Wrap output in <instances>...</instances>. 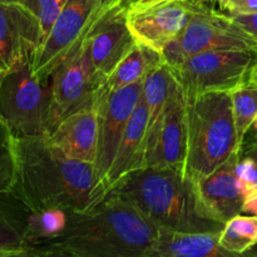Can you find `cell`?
<instances>
[{"instance_id":"6da1fadb","label":"cell","mask_w":257,"mask_h":257,"mask_svg":"<svg viewBox=\"0 0 257 257\" xmlns=\"http://www.w3.org/2000/svg\"><path fill=\"white\" fill-rule=\"evenodd\" d=\"M15 177L12 192L32 212L60 208L83 212L107 196L94 166L68 158L47 135L15 137Z\"/></svg>"},{"instance_id":"7a4b0ae2","label":"cell","mask_w":257,"mask_h":257,"mask_svg":"<svg viewBox=\"0 0 257 257\" xmlns=\"http://www.w3.org/2000/svg\"><path fill=\"white\" fill-rule=\"evenodd\" d=\"M158 230L135 206L114 193L83 212H68V223L52 241L75 257H150Z\"/></svg>"},{"instance_id":"3957f363","label":"cell","mask_w":257,"mask_h":257,"mask_svg":"<svg viewBox=\"0 0 257 257\" xmlns=\"http://www.w3.org/2000/svg\"><path fill=\"white\" fill-rule=\"evenodd\" d=\"M109 193L135 206L158 230L220 233L225 226L211 217L197 185L183 170L145 167L127 176Z\"/></svg>"},{"instance_id":"277c9868","label":"cell","mask_w":257,"mask_h":257,"mask_svg":"<svg viewBox=\"0 0 257 257\" xmlns=\"http://www.w3.org/2000/svg\"><path fill=\"white\" fill-rule=\"evenodd\" d=\"M186 100L187 155L185 175L195 183L242 152L230 93L212 92Z\"/></svg>"},{"instance_id":"5b68a950","label":"cell","mask_w":257,"mask_h":257,"mask_svg":"<svg viewBox=\"0 0 257 257\" xmlns=\"http://www.w3.org/2000/svg\"><path fill=\"white\" fill-rule=\"evenodd\" d=\"M50 104V78L34 77L33 62L23 63L3 75L0 117L15 137L47 135Z\"/></svg>"},{"instance_id":"8992f818","label":"cell","mask_w":257,"mask_h":257,"mask_svg":"<svg viewBox=\"0 0 257 257\" xmlns=\"http://www.w3.org/2000/svg\"><path fill=\"white\" fill-rule=\"evenodd\" d=\"M257 50H210L193 54L173 70L185 99L212 92L231 93L251 80Z\"/></svg>"},{"instance_id":"52a82bcc","label":"cell","mask_w":257,"mask_h":257,"mask_svg":"<svg viewBox=\"0 0 257 257\" xmlns=\"http://www.w3.org/2000/svg\"><path fill=\"white\" fill-rule=\"evenodd\" d=\"M114 0H68L33 62V74L48 80L55 68L74 55L105 8Z\"/></svg>"},{"instance_id":"ba28073f","label":"cell","mask_w":257,"mask_h":257,"mask_svg":"<svg viewBox=\"0 0 257 257\" xmlns=\"http://www.w3.org/2000/svg\"><path fill=\"white\" fill-rule=\"evenodd\" d=\"M142 89L143 82L131 84L118 90H108L103 84L98 89L95 98L98 145L97 156L93 166L95 178L104 191L105 180L114 162L125 128L142 99Z\"/></svg>"},{"instance_id":"9c48e42d","label":"cell","mask_w":257,"mask_h":257,"mask_svg":"<svg viewBox=\"0 0 257 257\" xmlns=\"http://www.w3.org/2000/svg\"><path fill=\"white\" fill-rule=\"evenodd\" d=\"M49 78L52 104L47 136L68 115L95 105L98 89L103 84L93 68L84 42L74 55L55 68Z\"/></svg>"},{"instance_id":"30bf717a","label":"cell","mask_w":257,"mask_h":257,"mask_svg":"<svg viewBox=\"0 0 257 257\" xmlns=\"http://www.w3.org/2000/svg\"><path fill=\"white\" fill-rule=\"evenodd\" d=\"M205 0H158L127 8V22L136 42L161 52L181 35Z\"/></svg>"},{"instance_id":"8fae6325","label":"cell","mask_w":257,"mask_h":257,"mask_svg":"<svg viewBox=\"0 0 257 257\" xmlns=\"http://www.w3.org/2000/svg\"><path fill=\"white\" fill-rule=\"evenodd\" d=\"M186 57L210 50H257V40L227 13L201 5L180 35Z\"/></svg>"},{"instance_id":"7c38bea8","label":"cell","mask_w":257,"mask_h":257,"mask_svg":"<svg viewBox=\"0 0 257 257\" xmlns=\"http://www.w3.org/2000/svg\"><path fill=\"white\" fill-rule=\"evenodd\" d=\"M93 68L103 83L136 44L127 22V8L120 0L110 3L84 40Z\"/></svg>"},{"instance_id":"4fadbf2b","label":"cell","mask_w":257,"mask_h":257,"mask_svg":"<svg viewBox=\"0 0 257 257\" xmlns=\"http://www.w3.org/2000/svg\"><path fill=\"white\" fill-rule=\"evenodd\" d=\"M186 155V100L180 85H177L166 107L162 119L156 130L147 136L145 167L177 168L185 171Z\"/></svg>"},{"instance_id":"5bb4252c","label":"cell","mask_w":257,"mask_h":257,"mask_svg":"<svg viewBox=\"0 0 257 257\" xmlns=\"http://www.w3.org/2000/svg\"><path fill=\"white\" fill-rule=\"evenodd\" d=\"M37 18L20 3L0 2V73L7 74L25 62H34L42 47Z\"/></svg>"},{"instance_id":"9a60e30c","label":"cell","mask_w":257,"mask_h":257,"mask_svg":"<svg viewBox=\"0 0 257 257\" xmlns=\"http://www.w3.org/2000/svg\"><path fill=\"white\" fill-rule=\"evenodd\" d=\"M240 157L241 152L235 153L217 170L196 183L207 212L221 223L242 213L245 195L236 173Z\"/></svg>"},{"instance_id":"2e32d148","label":"cell","mask_w":257,"mask_h":257,"mask_svg":"<svg viewBox=\"0 0 257 257\" xmlns=\"http://www.w3.org/2000/svg\"><path fill=\"white\" fill-rule=\"evenodd\" d=\"M48 138L70 160L94 165L98 145L95 105L68 115L48 135Z\"/></svg>"},{"instance_id":"e0dca14e","label":"cell","mask_w":257,"mask_h":257,"mask_svg":"<svg viewBox=\"0 0 257 257\" xmlns=\"http://www.w3.org/2000/svg\"><path fill=\"white\" fill-rule=\"evenodd\" d=\"M148 112L143 99L131 117L125 132L120 141L114 162L105 180V191L109 193L127 176L145 168L146 148H147Z\"/></svg>"},{"instance_id":"ac0fdd59","label":"cell","mask_w":257,"mask_h":257,"mask_svg":"<svg viewBox=\"0 0 257 257\" xmlns=\"http://www.w3.org/2000/svg\"><path fill=\"white\" fill-rule=\"evenodd\" d=\"M150 257H248L225 250L218 233H186L160 230Z\"/></svg>"},{"instance_id":"d6986e66","label":"cell","mask_w":257,"mask_h":257,"mask_svg":"<svg viewBox=\"0 0 257 257\" xmlns=\"http://www.w3.org/2000/svg\"><path fill=\"white\" fill-rule=\"evenodd\" d=\"M32 211L12 192H0V256L30 245Z\"/></svg>"},{"instance_id":"ffe728a7","label":"cell","mask_w":257,"mask_h":257,"mask_svg":"<svg viewBox=\"0 0 257 257\" xmlns=\"http://www.w3.org/2000/svg\"><path fill=\"white\" fill-rule=\"evenodd\" d=\"M161 64H163V59L158 50L136 43L103 85L108 90H118L143 82L146 77Z\"/></svg>"},{"instance_id":"44dd1931","label":"cell","mask_w":257,"mask_h":257,"mask_svg":"<svg viewBox=\"0 0 257 257\" xmlns=\"http://www.w3.org/2000/svg\"><path fill=\"white\" fill-rule=\"evenodd\" d=\"M177 85L175 73L165 63L153 69L143 80L142 99L148 112L147 136L156 130L162 119L166 107Z\"/></svg>"},{"instance_id":"7402d4cb","label":"cell","mask_w":257,"mask_h":257,"mask_svg":"<svg viewBox=\"0 0 257 257\" xmlns=\"http://www.w3.org/2000/svg\"><path fill=\"white\" fill-rule=\"evenodd\" d=\"M218 242L231 252H247L257 245V216L241 213L231 218L218 233Z\"/></svg>"},{"instance_id":"603a6c76","label":"cell","mask_w":257,"mask_h":257,"mask_svg":"<svg viewBox=\"0 0 257 257\" xmlns=\"http://www.w3.org/2000/svg\"><path fill=\"white\" fill-rule=\"evenodd\" d=\"M230 95L238 145L242 150L246 135L257 118V85L250 80L233 89Z\"/></svg>"},{"instance_id":"cb8c5ba5","label":"cell","mask_w":257,"mask_h":257,"mask_svg":"<svg viewBox=\"0 0 257 257\" xmlns=\"http://www.w3.org/2000/svg\"><path fill=\"white\" fill-rule=\"evenodd\" d=\"M68 223V212L60 208L32 212L29 218V242L52 241L63 233Z\"/></svg>"},{"instance_id":"d4e9b609","label":"cell","mask_w":257,"mask_h":257,"mask_svg":"<svg viewBox=\"0 0 257 257\" xmlns=\"http://www.w3.org/2000/svg\"><path fill=\"white\" fill-rule=\"evenodd\" d=\"M15 166V136L0 117V192H9L12 190Z\"/></svg>"},{"instance_id":"484cf974","label":"cell","mask_w":257,"mask_h":257,"mask_svg":"<svg viewBox=\"0 0 257 257\" xmlns=\"http://www.w3.org/2000/svg\"><path fill=\"white\" fill-rule=\"evenodd\" d=\"M67 2L68 0H19L20 4L27 8L39 22L43 43L49 35Z\"/></svg>"},{"instance_id":"4316f807","label":"cell","mask_w":257,"mask_h":257,"mask_svg":"<svg viewBox=\"0 0 257 257\" xmlns=\"http://www.w3.org/2000/svg\"><path fill=\"white\" fill-rule=\"evenodd\" d=\"M0 257H75L69 251L52 242L30 243Z\"/></svg>"},{"instance_id":"83f0119b","label":"cell","mask_w":257,"mask_h":257,"mask_svg":"<svg viewBox=\"0 0 257 257\" xmlns=\"http://www.w3.org/2000/svg\"><path fill=\"white\" fill-rule=\"evenodd\" d=\"M236 173H237L245 197L248 193L257 190V163L252 157L247 155L242 156L241 153L240 161L236 167Z\"/></svg>"},{"instance_id":"f1b7e54d","label":"cell","mask_w":257,"mask_h":257,"mask_svg":"<svg viewBox=\"0 0 257 257\" xmlns=\"http://www.w3.org/2000/svg\"><path fill=\"white\" fill-rule=\"evenodd\" d=\"M160 53L162 55L163 63L167 64L172 70H177L186 62V59H187V57L185 54V50L182 48V44H181L180 35L173 38L167 44L163 45Z\"/></svg>"},{"instance_id":"f546056e","label":"cell","mask_w":257,"mask_h":257,"mask_svg":"<svg viewBox=\"0 0 257 257\" xmlns=\"http://www.w3.org/2000/svg\"><path fill=\"white\" fill-rule=\"evenodd\" d=\"M228 15H246L257 12V0H213Z\"/></svg>"},{"instance_id":"4dcf8cb0","label":"cell","mask_w":257,"mask_h":257,"mask_svg":"<svg viewBox=\"0 0 257 257\" xmlns=\"http://www.w3.org/2000/svg\"><path fill=\"white\" fill-rule=\"evenodd\" d=\"M230 17L257 40V12L253 14L230 15Z\"/></svg>"},{"instance_id":"1f68e13d","label":"cell","mask_w":257,"mask_h":257,"mask_svg":"<svg viewBox=\"0 0 257 257\" xmlns=\"http://www.w3.org/2000/svg\"><path fill=\"white\" fill-rule=\"evenodd\" d=\"M242 213L257 216V190L248 193L245 197V202L242 206Z\"/></svg>"},{"instance_id":"d6a6232c","label":"cell","mask_w":257,"mask_h":257,"mask_svg":"<svg viewBox=\"0 0 257 257\" xmlns=\"http://www.w3.org/2000/svg\"><path fill=\"white\" fill-rule=\"evenodd\" d=\"M122 4L124 5L125 8L132 7V5H137V4H147V3H153V2H158V0H120Z\"/></svg>"},{"instance_id":"836d02e7","label":"cell","mask_w":257,"mask_h":257,"mask_svg":"<svg viewBox=\"0 0 257 257\" xmlns=\"http://www.w3.org/2000/svg\"><path fill=\"white\" fill-rule=\"evenodd\" d=\"M246 155L250 156V157H252L253 160H255V162L257 163V146H252V147L247 151V153H246Z\"/></svg>"},{"instance_id":"e575fe53","label":"cell","mask_w":257,"mask_h":257,"mask_svg":"<svg viewBox=\"0 0 257 257\" xmlns=\"http://www.w3.org/2000/svg\"><path fill=\"white\" fill-rule=\"evenodd\" d=\"M251 80H252V82L257 85V62H256L255 67H253L252 74H251Z\"/></svg>"},{"instance_id":"d590c367","label":"cell","mask_w":257,"mask_h":257,"mask_svg":"<svg viewBox=\"0 0 257 257\" xmlns=\"http://www.w3.org/2000/svg\"><path fill=\"white\" fill-rule=\"evenodd\" d=\"M250 130H252L253 135H255V145H253V146H257V118L255 119V122H253L252 127H251Z\"/></svg>"},{"instance_id":"8d00e7d4","label":"cell","mask_w":257,"mask_h":257,"mask_svg":"<svg viewBox=\"0 0 257 257\" xmlns=\"http://www.w3.org/2000/svg\"><path fill=\"white\" fill-rule=\"evenodd\" d=\"M3 3H19V0H0Z\"/></svg>"},{"instance_id":"74e56055","label":"cell","mask_w":257,"mask_h":257,"mask_svg":"<svg viewBox=\"0 0 257 257\" xmlns=\"http://www.w3.org/2000/svg\"><path fill=\"white\" fill-rule=\"evenodd\" d=\"M2 78H3V74H2V73H0V83H2Z\"/></svg>"},{"instance_id":"f35d334b","label":"cell","mask_w":257,"mask_h":257,"mask_svg":"<svg viewBox=\"0 0 257 257\" xmlns=\"http://www.w3.org/2000/svg\"><path fill=\"white\" fill-rule=\"evenodd\" d=\"M205 2H207V3H210V2H213V0H205Z\"/></svg>"}]
</instances>
